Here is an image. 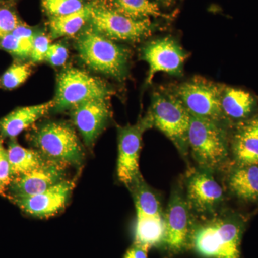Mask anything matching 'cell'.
<instances>
[{"mask_svg":"<svg viewBox=\"0 0 258 258\" xmlns=\"http://www.w3.org/2000/svg\"><path fill=\"white\" fill-rule=\"evenodd\" d=\"M21 23L13 8L0 3V39L11 33Z\"/></svg>","mask_w":258,"mask_h":258,"instance_id":"27","label":"cell"},{"mask_svg":"<svg viewBox=\"0 0 258 258\" xmlns=\"http://www.w3.org/2000/svg\"><path fill=\"white\" fill-rule=\"evenodd\" d=\"M186 201L191 211L205 217L216 215L224 201L221 185L205 169H190L186 179Z\"/></svg>","mask_w":258,"mask_h":258,"instance_id":"11","label":"cell"},{"mask_svg":"<svg viewBox=\"0 0 258 258\" xmlns=\"http://www.w3.org/2000/svg\"><path fill=\"white\" fill-rule=\"evenodd\" d=\"M8 150L0 137V195L6 196L7 191L13 179Z\"/></svg>","mask_w":258,"mask_h":258,"instance_id":"28","label":"cell"},{"mask_svg":"<svg viewBox=\"0 0 258 258\" xmlns=\"http://www.w3.org/2000/svg\"><path fill=\"white\" fill-rule=\"evenodd\" d=\"M133 196L138 215L147 217H164L159 196L147 184L142 174L128 186Z\"/></svg>","mask_w":258,"mask_h":258,"instance_id":"21","label":"cell"},{"mask_svg":"<svg viewBox=\"0 0 258 258\" xmlns=\"http://www.w3.org/2000/svg\"><path fill=\"white\" fill-rule=\"evenodd\" d=\"M152 127V120L147 113L136 124L118 128L117 176L120 182L127 187L141 174L139 157L142 136L146 131Z\"/></svg>","mask_w":258,"mask_h":258,"instance_id":"10","label":"cell"},{"mask_svg":"<svg viewBox=\"0 0 258 258\" xmlns=\"http://www.w3.org/2000/svg\"><path fill=\"white\" fill-rule=\"evenodd\" d=\"M28 139L37 150L51 160L80 167L85 152L74 128L69 123L47 121L35 127Z\"/></svg>","mask_w":258,"mask_h":258,"instance_id":"2","label":"cell"},{"mask_svg":"<svg viewBox=\"0 0 258 258\" xmlns=\"http://www.w3.org/2000/svg\"><path fill=\"white\" fill-rule=\"evenodd\" d=\"M0 85H1V81H0Z\"/></svg>","mask_w":258,"mask_h":258,"instance_id":"36","label":"cell"},{"mask_svg":"<svg viewBox=\"0 0 258 258\" xmlns=\"http://www.w3.org/2000/svg\"><path fill=\"white\" fill-rule=\"evenodd\" d=\"M0 49L22 60L30 57V55L13 33L8 34L0 39Z\"/></svg>","mask_w":258,"mask_h":258,"instance_id":"30","label":"cell"},{"mask_svg":"<svg viewBox=\"0 0 258 258\" xmlns=\"http://www.w3.org/2000/svg\"><path fill=\"white\" fill-rule=\"evenodd\" d=\"M149 249L145 246L134 243L133 246L127 250L123 258H148Z\"/></svg>","mask_w":258,"mask_h":258,"instance_id":"33","label":"cell"},{"mask_svg":"<svg viewBox=\"0 0 258 258\" xmlns=\"http://www.w3.org/2000/svg\"><path fill=\"white\" fill-rule=\"evenodd\" d=\"M76 49L88 67L123 81L128 75L129 54L124 47L90 28L78 37Z\"/></svg>","mask_w":258,"mask_h":258,"instance_id":"3","label":"cell"},{"mask_svg":"<svg viewBox=\"0 0 258 258\" xmlns=\"http://www.w3.org/2000/svg\"><path fill=\"white\" fill-rule=\"evenodd\" d=\"M67 166H69L63 163L50 159L35 170L15 177L8 187L6 196L10 200L43 192L67 179Z\"/></svg>","mask_w":258,"mask_h":258,"instance_id":"13","label":"cell"},{"mask_svg":"<svg viewBox=\"0 0 258 258\" xmlns=\"http://www.w3.org/2000/svg\"><path fill=\"white\" fill-rule=\"evenodd\" d=\"M254 105L255 101L250 93L238 88L223 86L221 108L225 119H244L253 111Z\"/></svg>","mask_w":258,"mask_h":258,"instance_id":"18","label":"cell"},{"mask_svg":"<svg viewBox=\"0 0 258 258\" xmlns=\"http://www.w3.org/2000/svg\"><path fill=\"white\" fill-rule=\"evenodd\" d=\"M165 220L164 217H147L137 214L134 243L150 249L164 244L165 237Z\"/></svg>","mask_w":258,"mask_h":258,"instance_id":"22","label":"cell"},{"mask_svg":"<svg viewBox=\"0 0 258 258\" xmlns=\"http://www.w3.org/2000/svg\"><path fill=\"white\" fill-rule=\"evenodd\" d=\"M108 103L106 99L91 100L71 109L73 122L88 147H92L109 121L111 110Z\"/></svg>","mask_w":258,"mask_h":258,"instance_id":"15","label":"cell"},{"mask_svg":"<svg viewBox=\"0 0 258 258\" xmlns=\"http://www.w3.org/2000/svg\"><path fill=\"white\" fill-rule=\"evenodd\" d=\"M69 58V50L62 43L50 44L45 60L52 66H62Z\"/></svg>","mask_w":258,"mask_h":258,"instance_id":"31","label":"cell"},{"mask_svg":"<svg viewBox=\"0 0 258 258\" xmlns=\"http://www.w3.org/2000/svg\"><path fill=\"white\" fill-rule=\"evenodd\" d=\"M91 28L115 41L139 42L150 36L156 25L150 19L134 20L107 6L103 0H96L91 11Z\"/></svg>","mask_w":258,"mask_h":258,"instance_id":"7","label":"cell"},{"mask_svg":"<svg viewBox=\"0 0 258 258\" xmlns=\"http://www.w3.org/2000/svg\"><path fill=\"white\" fill-rule=\"evenodd\" d=\"M192 212L180 190H174L164 213L166 232L163 244L171 254H179L189 247L195 226Z\"/></svg>","mask_w":258,"mask_h":258,"instance_id":"9","label":"cell"},{"mask_svg":"<svg viewBox=\"0 0 258 258\" xmlns=\"http://www.w3.org/2000/svg\"><path fill=\"white\" fill-rule=\"evenodd\" d=\"M75 185L74 181L66 179L43 192L28 197L10 199L22 211L36 217L52 216L67 205Z\"/></svg>","mask_w":258,"mask_h":258,"instance_id":"14","label":"cell"},{"mask_svg":"<svg viewBox=\"0 0 258 258\" xmlns=\"http://www.w3.org/2000/svg\"><path fill=\"white\" fill-rule=\"evenodd\" d=\"M242 233L240 219L216 214L195 226L190 246L206 258H240Z\"/></svg>","mask_w":258,"mask_h":258,"instance_id":"1","label":"cell"},{"mask_svg":"<svg viewBox=\"0 0 258 258\" xmlns=\"http://www.w3.org/2000/svg\"><path fill=\"white\" fill-rule=\"evenodd\" d=\"M223 86L202 77H194L178 85L172 91L189 114L222 123L225 119L221 108Z\"/></svg>","mask_w":258,"mask_h":258,"instance_id":"8","label":"cell"},{"mask_svg":"<svg viewBox=\"0 0 258 258\" xmlns=\"http://www.w3.org/2000/svg\"><path fill=\"white\" fill-rule=\"evenodd\" d=\"M229 187L244 201L258 200V165L240 166L231 172Z\"/></svg>","mask_w":258,"mask_h":258,"instance_id":"20","label":"cell"},{"mask_svg":"<svg viewBox=\"0 0 258 258\" xmlns=\"http://www.w3.org/2000/svg\"><path fill=\"white\" fill-rule=\"evenodd\" d=\"M233 153L240 166L258 165V137L240 131L234 140Z\"/></svg>","mask_w":258,"mask_h":258,"instance_id":"24","label":"cell"},{"mask_svg":"<svg viewBox=\"0 0 258 258\" xmlns=\"http://www.w3.org/2000/svg\"><path fill=\"white\" fill-rule=\"evenodd\" d=\"M95 1L91 0L82 9L71 14L50 18L48 26L51 37L57 39L78 33L86 23H89Z\"/></svg>","mask_w":258,"mask_h":258,"instance_id":"19","label":"cell"},{"mask_svg":"<svg viewBox=\"0 0 258 258\" xmlns=\"http://www.w3.org/2000/svg\"><path fill=\"white\" fill-rule=\"evenodd\" d=\"M148 115L153 127L170 139L183 157H187L191 115L174 93L165 91L154 92Z\"/></svg>","mask_w":258,"mask_h":258,"instance_id":"5","label":"cell"},{"mask_svg":"<svg viewBox=\"0 0 258 258\" xmlns=\"http://www.w3.org/2000/svg\"><path fill=\"white\" fill-rule=\"evenodd\" d=\"M53 107L52 99L42 104L16 108L0 120V137L3 139L15 138L48 113Z\"/></svg>","mask_w":258,"mask_h":258,"instance_id":"16","label":"cell"},{"mask_svg":"<svg viewBox=\"0 0 258 258\" xmlns=\"http://www.w3.org/2000/svg\"><path fill=\"white\" fill-rule=\"evenodd\" d=\"M31 74V66L27 63H14L2 76L1 86L7 90H13L23 84Z\"/></svg>","mask_w":258,"mask_h":258,"instance_id":"26","label":"cell"},{"mask_svg":"<svg viewBox=\"0 0 258 258\" xmlns=\"http://www.w3.org/2000/svg\"><path fill=\"white\" fill-rule=\"evenodd\" d=\"M112 10L134 20L166 18L152 0H103Z\"/></svg>","mask_w":258,"mask_h":258,"instance_id":"23","label":"cell"},{"mask_svg":"<svg viewBox=\"0 0 258 258\" xmlns=\"http://www.w3.org/2000/svg\"><path fill=\"white\" fill-rule=\"evenodd\" d=\"M240 131L244 132V133L258 137V121L257 119L254 118V119L251 120L247 124L244 125Z\"/></svg>","mask_w":258,"mask_h":258,"instance_id":"34","label":"cell"},{"mask_svg":"<svg viewBox=\"0 0 258 258\" xmlns=\"http://www.w3.org/2000/svg\"><path fill=\"white\" fill-rule=\"evenodd\" d=\"M157 1L161 2V3H168L169 0H157Z\"/></svg>","mask_w":258,"mask_h":258,"instance_id":"35","label":"cell"},{"mask_svg":"<svg viewBox=\"0 0 258 258\" xmlns=\"http://www.w3.org/2000/svg\"><path fill=\"white\" fill-rule=\"evenodd\" d=\"M91 0H42V8L50 16H63L82 9Z\"/></svg>","mask_w":258,"mask_h":258,"instance_id":"25","label":"cell"},{"mask_svg":"<svg viewBox=\"0 0 258 258\" xmlns=\"http://www.w3.org/2000/svg\"><path fill=\"white\" fill-rule=\"evenodd\" d=\"M35 32L33 29L25 25L23 23H21L13 30L11 33H13L19 41L22 44L24 49L26 50L29 55L30 56L31 53L32 41H33L34 36H35Z\"/></svg>","mask_w":258,"mask_h":258,"instance_id":"32","label":"cell"},{"mask_svg":"<svg viewBox=\"0 0 258 258\" xmlns=\"http://www.w3.org/2000/svg\"><path fill=\"white\" fill-rule=\"evenodd\" d=\"M7 150L14 178L35 170L50 160L37 149L22 147L15 138L10 139Z\"/></svg>","mask_w":258,"mask_h":258,"instance_id":"17","label":"cell"},{"mask_svg":"<svg viewBox=\"0 0 258 258\" xmlns=\"http://www.w3.org/2000/svg\"><path fill=\"white\" fill-rule=\"evenodd\" d=\"M113 91L101 79L76 68H69L57 76L52 110L62 112L91 100H108Z\"/></svg>","mask_w":258,"mask_h":258,"instance_id":"6","label":"cell"},{"mask_svg":"<svg viewBox=\"0 0 258 258\" xmlns=\"http://www.w3.org/2000/svg\"><path fill=\"white\" fill-rule=\"evenodd\" d=\"M187 57L188 54L172 37H160L148 42L142 51V58L149 66L147 84L152 83L153 78L159 72L181 76Z\"/></svg>","mask_w":258,"mask_h":258,"instance_id":"12","label":"cell"},{"mask_svg":"<svg viewBox=\"0 0 258 258\" xmlns=\"http://www.w3.org/2000/svg\"><path fill=\"white\" fill-rule=\"evenodd\" d=\"M188 144L201 169L220 170L228 159L227 134L222 123L191 115Z\"/></svg>","mask_w":258,"mask_h":258,"instance_id":"4","label":"cell"},{"mask_svg":"<svg viewBox=\"0 0 258 258\" xmlns=\"http://www.w3.org/2000/svg\"><path fill=\"white\" fill-rule=\"evenodd\" d=\"M50 45V38L47 35L42 32H35L30 56L32 62H38L45 60Z\"/></svg>","mask_w":258,"mask_h":258,"instance_id":"29","label":"cell"}]
</instances>
